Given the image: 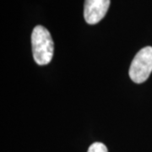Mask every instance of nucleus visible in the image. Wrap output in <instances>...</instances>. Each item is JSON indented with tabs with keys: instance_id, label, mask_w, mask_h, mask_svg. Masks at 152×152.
I'll return each mask as SVG.
<instances>
[{
	"instance_id": "obj_4",
	"label": "nucleus",
	"mask_w": 152,
	"mask_h": 152,
	"mask_svg": "<svg viewBox=\"0 0 152 152\" xmlns=\"http://www.w3.org/2000/svg\"><path fill=\"white\" fill-rule=\"evenodd\" d=\"M87 152H108V151L104 144L101 142H96L89 147Z\"/></svg>"
},
{
	"instance_id": "obj_3",
	"label": "nucleus",
	"mask_w": 152,
	"mask_h": 152,
	"mask_svg": "<svg viewBox=\"0 0 152 152\" xmlns=\"http://www.w3.org/2000/svg\"><path fill=\"white\" fill-rule=\"evenodd\" d=\"M110 6V0H85L84 18L90 25L97 24L103 19Z\"/></svg>"
},
{
	"instance_id": "obj_2",
	"label": "nucleus",
	"mask_w": 152,
	"mask_h": 152,
	"mask_svg": "<svg viewBox=\"0 0 152 152\" xmlns=\"http://www.w3.org/2000/svg\"><path fill=\"white\" fill-rule=\"evenodd\" d=\"M152 72V47H145L139 51L132 61L129 77L136 84L147 80Z\"/></svg>"
},
{
	"instance_id": "obj_1",
	"label": "nucleus",
	"mask_w": 152,
	"mask_h": 152,
	"mask_svg": "<svg viewBox=\"0 0 152 152\" xmlns=\"http://www.w3.org/2000/svg\"><path fill=\"white\" fill-rule=\"evenodd\" d=\"M33 58L39 65H46L53 59L54 44L47 28L37 26L31 34Z\"/></svg>"
}]
</instances>
